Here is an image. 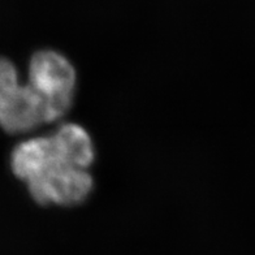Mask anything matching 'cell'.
<instances>
[{"instance_id": "cell-1", "label": "cell", "mask_w": 255, "mask_h": 255, "mask_svg": "<svg viewBox=\"0 0 255 255\" xmlns=\"http://www.w3.org/2000/svg\"><path fill=\"white\" fill-rule=\"evenodd\" d=\"M95 158L94 144L84 128L61 125L50 137L31 138L14 147L10 167L27 184L39 205L74 206L93 190L89 167Z\"/></svg>"}, {"instance_id": "cell-2", "label": "cell", "mask_w": 255, "mask_h": 255, "mask_svg": "<svg viewBox=\"0 0 255 255\" xmlns=\"http://www.w3.org/2000/svg\"><path fill=\"white\" fill-rule=\"evenodd\" d=\"M52 123L47 106L29 84H21L16 68L0 57V127L8 133H27Z\"/></svg>"}, {"instance_id": "cell-3", "label": "cell", "mask_w": 255, "mask_h": 255, "mask_svg": "<svg viewBox=\"0 0 255 255\" xmlns=\"http://www.w3.org/2000/svg\"><path fill=\"white\" fill-rule=\"evenodd\" d=\"M47 106L51 120L61 119L71 108L76 71L67 57L51 50L38 51L29 65V82Z\"/></svg>"}]
</instances>
